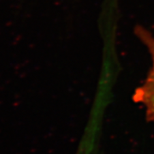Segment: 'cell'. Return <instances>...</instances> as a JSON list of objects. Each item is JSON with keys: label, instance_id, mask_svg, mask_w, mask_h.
Returning <instances> with one entry per match:
<instances>
[{"label": "cell", "instance_id": "obj_1", "mask_svg": "<svg viewBox=\"0 0 154 154\" xmlns=\"http://www.w3.org/2000/svg\"><path fill=\"white\" fill-rule=\"evenodd\" d=\"M135 33L147 47L153 63L146 80L136 89L134 99L136 102L142 104L146 110L147 117L154 122V37L151 33L143 27H137Z\"/></svg>", "mask_w": 154, "mask_h": 154}]
</instances>
